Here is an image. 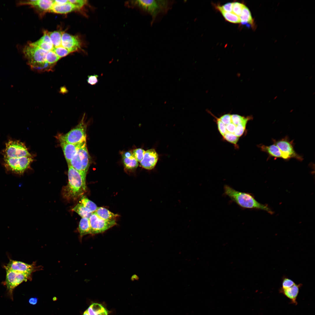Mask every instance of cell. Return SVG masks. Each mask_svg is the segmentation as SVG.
<instances>
[{
    "mask_svg": "<svg viewBox=\"0 0 315 315\" xmlns=\"http://www.w3.org/2000/svg\"><path fill=\"white\" fill-rule=\"evenodd\" d=\"M68 167V182L63 187L62 194L66 200L74 202L81 197L86 191V177L71 166Z\"/></svg>",
    "mask_w": 315,
    "mask_h": 315,
    "instance_id": "6da1fadb",
    "label": "cell"
},
{
    "mask_svg": "<svg viewBox=\"0 0 315 315\" xmlns=\"http://www.w3.org/2000/svg\"><path fill=\"white\" fill-rule=\"evenodd\" d=\"M224 195L242 209L262 210L272 214L273 212L267 206L258 202L251 194L235 190L230 186L225 185Z\"/></svg>",
    "mask_w": 315,
    "mask_h": 315,
    "instance_id": "7a4b0ae2",
    "label": "cell"
},
{
    "mask_svg": "<svg viewBox=\"0 0 315 315\" xmlns=\"http://www.w3.org/2000/svg\"><path fill=\"white\" fill-rule=\"evenodd\" d=\"M47 52L30 43L26 45L23 49L28 64L33 70L39 72L52 70L54 66L49 64L46 61Z\"/></svg>",
    "mask_w": 315,
    "mask_h": 315,
    "instance_id": "3957f363",
    "label": "cell"
},
{
    "mask_svg": "<svg viewBox=\"0 0 315 315\" xmlns=\"http://www.w3.org/2000/svg\"><path fill=\"white\" fill-rule=\"evenodd\" d=\"M134 5L144 11L149 13L154 20L160 14L165 13L170 8L173 1L168 0H136Z\"/></svg>",
    "mask_w": 315,
    "mask_h": 315,
    "instance_id": "277c9868",
    "label": "cell"
},
{
    "mask_svg": "<svg viewBox=\"0 0 315 315\" xmlns=\"http://www.w3.org/2000/svg\"><path fill=\"white\" fill-rule=\"evenodd\" d=\"M90 162L86 141L81 143L76 153L68 164L77 170L83 176L86 177Z\"/></svg>",
    "mask_w": 315,
    "mask_h": 315,
    "instance_id": "5b68a950",
    "label": "cell"
},
{
    "mask_svg": "<svg viewBox=\"0 0 315 315\" xmlns=\"http://www.w3.org/2000/svg\"><path fill=\"white\" fill-rule=\"evenodd\" d=\"M85 115L78 124L65 134L60 135L58 137L67 143L78 144L86 141L87 125L84 121Z\"/></svg>",
    "mask_w": 315,
    "mask_h": 315,
    "instance_id": "8992f818",
    "label": "cell"
},
{
    "mask_svg": "<svg viewBox=\"0 0 315 315\" xmlns=\"http://www.w3.org/2000/svg\"><path fill=\"white\" fill-rule=\"evenodd\" d=\"M32 157H23L16 158L4 157L5 166L9 171L22 174L28 169L33 161Z\"/></svg>",
    "mask_w": 315,
    "mask_h": 315,
    "instance_id": "52a82bcc",
    "label": "cell"
},
{
    "mask_svg": "<svg viewBox=\"0 0 315 315\" xmlns=\"http://www.w3.org/2000/svg\"><path fill=\"white\" fill-rule=\"evenodd\" d=\"M6 270L5 285L11 298L13 299L14 289L23 282L31 280L32 276L8 269H6Z\"/></svg>",
    "mask_w": 315,
    "mask_h": 315,
    "instance_id": "ba28073f",
    "label": "cell"
},
{
    "mask_svg": "<svg viewBox=\"0 0 315 315\" xmlns=\"http://www.w3.org/2000/svg\"><path fill=\"white\" fill-rule=\"evenodd\" d=\"M23 157H32L23 143L13 140H9L6 143L4 157L16 158Z\"/></svg>",
    "mask_w": 315,
    "mask_h": 315,
    "instance_id": "9c48e42d",
    "label": "cell"
},
{
    "mask_svg": "<svg viewBox=\"0 0 315 315\" xmlns=\"http://www.w3.org/2000/svg\"><path fill=\"white\" fill-rule=\"evenodd\" d=\"M293 141H290L287 136L276 141L273 140L274 144L279 148L282 155V158L288 160L294 158L301 161L303 160L302 157L297 153L294 150Z\"/></svg>",
    "mask_w": 315,
    "mask_h": 315,
    "instance_id": "30bf717a",
    "label": "cell"
},
{
    "mask_svg": "<svg viewBox=\"0 0 315 315\" xmlns=\"http://www.w3.org/2000/svg\"><path fill=\"white\" fill-rule=\"evenodd\" d=\"M89 219L91 228L90 234L92 235L103 233L116 225L115 220H104L94 213L92 214Z\"/></svg>",
    "mask_w": 315,
    "mask_h": 315,
    "instance_id": "8fae6325",
    "label": "cell"
},
{
    "mask_svg": "<svg viewBox=\"0 0 315 315\" xmlns=\"http://www.w3.org/2000/svg\"><path fill=\"white\" fill-rule=\"evenodd\" d=\"M5 269L24 273L32 276V274L40 268L36 265L35 263L29 264L17 260H10L8 263L4 266Z\"/></svg>",
    "mask_w": 315,
    "mask_h": 315,
    "instance_id": "7c38bea8",
    "label": "cell"
},
{
    "mask_svg": "<svg viewBox=\"0 0 315 315\" xmlns=\"http://www.w3.org/2000/svg\"><path fill=\"white\" fill-rule=\"evenodd\" d=\"M61 45L70 52L76 51L81 49V43L76 36L63 32Z\"/></svg>",
    "mask_w": 315,
    "mask_h": 315,
    "instance_id": "4fadbf2b",
    "label": "cell"
},
{
    "mask_svg": "<svg viewBox=\"0 0 315 315\" xmlns=\"http://www.w3.org/2000/svg\"><path fill=\"white\" fill-rule=\"evenodd\" d=\"M158 159V155L154 149H150L145 151L143 159L140 162L143 168L149 170L153 169Z\"/></svg>",
    "mask_w": 315,
    "mask_h": 315,
    "instance_id": "5bb4252c",
    "label": "cell"
},
{
    "mask_svg": "<svg viewBox=\"0 0 315 315\" xmlns=\"http://www.w3.org/2000/svg\"><path fill=\"white\" fill-rule=\"evenodd\" d=\"M65 158L68 164L73 157L81 144H74L67 143L59 139Z\"/></svg>",
    "mask_w": 315,
    "mask_h": 315,
    "instance_id": "9a60e30c",
    "label": "cell"
},
{
    "mask_svg": "<svg viewBox=\"0 0 315 315\" xmlns=\"http://www.w3.org/2000/svg\"><path fill=\"white\" fill-rule=\"evenodd\" d=\"M20 4L28 5L44 11H50L53 4V0H29L19 3Z\"/></svg>",
    "mask_w": 315,
    "mask_h": 315,
    "instance_id": "2e32d148",
    "label": "cell"
},
{
    "mask_svg": "<svg viewBox=\"0 0 315 315\" xmlns=\"http://www.w3.org/2000/svg\"><path fill=\"white\" fill-rule=\"evenodd\" d=\"M302 286L300 284H295L291 287L286 289L280 288L279 292L282 293L289 299L291 301L290 303L295 305L297 304L296 301L297 297L298 294L299 289Z\"/></svg>",
    "mask_w": 315,
    "mask_h": 315,
    "instance_id": "e0dca14e",
    "label": "cell"
},
{
    "mask_svg": "<svg viewBox=\"0 0 315 315\" xmlns=\"http://www.w3.org/2000/svg\"><path fill=\"white\" fill-rule=\"evenodd\" d=\"M32 45L38 47L44 50L52 51L53 46L48 34V32L45 31L42 36L36 41L30 43Z\"/></svg>",
    "mask_w": 315,
    "mask_h": 315,
    "instance_id": "ac0fdd59",
    "label": "cell"
},
{
    "mask_svg": "<svg viewBox=\"0 0 315 315\" xmlns=\"http://www.w3.org/2000/svg\"><path fill=\"white\" fill-rule=\"evenodd\" d=\"M77 10L76 8L68 1L64 4L57 5L53 4L50 12L66 14L74 10Z\"/></svg>",
    "mask_w": 315,
    "mask_h": 315,
    "instance_id": "d6986e66",
    "label": "cell"
},
{
    "mask_svg": "<svg viewBox=\"0 0 315 315\" xmlns=\"http://www.w3.org/2000/svg\"><path fill=\"white\" fill-rule=\"evenodd\" d=\"M262 151L265 152L271 157L282 158V155L281 150L275 144L269 146L260 144L258 146Z\"/></svg>",
    "mask_w": 315,
    "mask_h": 315,
    "instance_id": "ffe728a7",
    "label": "cell"
},
{
    "mask_svg": "<svg viewBox=\"0 0 315 315\" xmlns=\"http://www.w3.org/2000/svg\"><path fill=\"white\" fill-rule=\"evenodd\" d=\"M240 23L243 24H247L249 26L255 27L254 20L249 9L244 5L242 13L239 17Z\"/></svg>",
    "mask_w": 315,
    "mask_h": 315,
    "instance_id": "44dd1931",
    "label": "cell"
},
{
    "mask_svg": "<svg viewBox=\"0 0 315 315\" xmlns=\"http://www.w3.org/2000/svg\"><path fill=\"white\" fill-rule=\"evenodd\" d=\"M78 230L80 234V241H81L84 236L90 234L91 228L89 218H81L79 223Z\"/></svg>",
    "mask_w": 315,
    "mask_h": 315,
    "instance_id": "7402d4cb",
    "label": "cell"
},
{
    "mask_svg": "<svg viewBox=\"0 0 315 315\" xmlns=\"http://www.w3.org/2000/svg\"><path fill=\"white\" fill-rule=\"evenodd\" d=\"M94 213L100 218L106 220H115L119 216L118 214H114L107 209L101 207H97Z\"/></svg>",
    "mask_w": 315,
    "mask_h": 315,
    "instance_id": "603a6c76",
    "label": "cell"
},
{
    "mask_svg": "<svg viewBox=\"0 0 315 315\" xmlns=\"http://www.w3.org/2000/svg\"><path fill=\"white\" fill-rule=\"evenodd\" d=\"M63 32L60 31L48 32V34L53 48L62 46V38Z\"/></svg>",
    "mask_w": 315,
    "mask_h": 315,
    "instance_id": "cb8c5ba5",
    "label": "cell"
},
{
    "mask_svg": "<svg viewBox=\"0 0 315 315\" xmlns=\"http://www.w3.org/2000/svg\"><path fill=\"white\" fill-rule=\"evenodd\" d=\"M72 210L77 213L82 218H89L92 213L80 203L77 204Z\"/></svg>",
    "mask_w": 315,
    "mask_h": 315,
    "instance_id": "d4e9b609",
    "label": "cell"
},
{
    "mask_svg": "<svg viewBox=\"0 0 315 315\" xmlns=\"http://www.w3.org/2000/svg\"><path fill=\"white\" fill-rule=\"evenodd\" d=\"M80 203L92 213L94 212L97 208V205L94 202L84 196H83L81 197Z\"/></svg>",
    "mask_w": 315,
    "mask_h": 315,
    "instance_id": "484cf974",
    "label": "cell"
},
{
    "mask_svg": "<svg viewBox=\"0 0 315 315\" xmlns=\"http://www.w3.org/2000/svg\"><path fill=\"white\" fill-rule=\"evenodd\" d=\"M123 159L125 166L127 169H134L138 166V162L133 155L129 158L123 157Z\"/></svg>",
    "mask_w": 315,
    "mask_h": 315,
    "instance_id": "4316f807",
    "label": "cell"
},
{
    "mask_svg": "<svg viewBox=\"0 0 315 315\" xmlns=\"http://www.w3.org/2000/svg\"><path fill=\"white\" fill-rule=\"evenodd\" d=\"M219 11L227 21L233 23H240V20L239 17L233 13L226 12L221 10H220Z\"/></svg>",
    "mask_w": 315,
    "mask_h": 315,
    "instance_id": "83f0119b",
    "label": "cell"
},
{
    "mask_svg": "<svg viewBox=\"0 0 315 315\" xmlns=\"http://www.w3.org/2000/svg\"><path fill=\"white\" fill-rule=\"evenodd\" d=\"M223 137L224 140L233 144L236 148L238 147L237 143L239 137L235 135L234 133L227 132Z\"/></svg>",
    "mask_w": 315,
    "mask_h": 315,
    "instance_id": "f1b7e54d",
    "label": "cell"
},
{
    "mask_svg": "<svg viewBox=\"0 0 315 315\" xmlns=\"http://www.w3.org/2000/svg\"><path fill=\"white\" fill-rule=\"evenodd\" d=\"M60 58L53 51H48L46 57L47 62L54 66V64L60 59Z\"/></svg>",
    "mask_w": 315,
    "mask_h": 315,
    "instance_id": "f546056e",
    "label": "cell"
},
{
    "mask_svg": "<svg viewBox=\"0 0 315 315\" xmlns=\"http://www.w3.org/2000/svg\"><path fill=\"white\" fill-rule=\"evenodd\" d=\"M52 51L54 52L60 58L66 56L70 53L62 46L53 48Z\"/></svg>",
    "mask_w": 315,
    "mask_h": 315,
    "instance_id": "4dcf8cb0",
    "label": "cell"
},
{
    "mask_svg": "<svg viewBox=\"0 0 315 315\" xmlns=\"http://www.w3.org/2000/svg\"><path fill=\"white\" fill-rule=\"evenodd\" d=\"M244 5L243 4L239 2L233 3L232 13L239 17L242 13Z\"/></svg>",
    "mask_w": 315,
    "mask_h": 315,
    "instance_id": "1f68e13d",
    "label": "cell"
},
{
    "mask_svg": "<svg viewBox=\"0 0 315 315\" xmlns=\"http://www.w3.org/2000/svg\"><path fill=\"white\" fill-rule=\"evenodd\" d=\"M145 151L143 149L138 148L134 150L132 153L138 162H140L143 158Z\"/></svg>",
    "mask_w": 315,
    "mask_h": 315,
    "instance_id": "d6a6232c",
    "label": "cell"
},
{
    "mask_svg": "<svg viewBox=\"0 0 315 315\" xmlns=\"http://www.w3.org/2000/svg\"><path fill=\"white\" fill-rule=\"evenodd\" d=\"M211 114L215 118L218 131L222 136H223L227 132L226 125L221 121L219 118H217L211 113Z\"/></svg>",
    "mask_w": 315,
    "mask_h": 315,
    "instance_id": "836d02e7",
    "label": "cell"
},
{
    "mask_svg": "<svg viewBox=\"0 0 315 315\" xmlns=\"http://www.w3.org/2000/svg\"><path fill=\"white\" fill-rule=\"evenodd\" d=\"M68 1L74 5L77 10L81 9L88 3L87 1L85 0H69Z\"/></svg>",
    "mask_w": 315,
    "mask_h": 315,
    "instance_id": "e575fe53",
    "label": "cell"
},
{
    "mask_svg": "<svg viewBox=\"0 0 315 315\" xmlns=\"http://www.w3.org/2000/svg\"><path fill=\"white\" fill-rule=\"evenodd\" d=\"M246 125L245 124H239L236 126L234 133L235 135L239 137L242 135L245 131Z\"/></svg>",
    "mask_w": 315,
    "mask_h": 315,
    "instance_id": "d590c367",
    "label": "cell"
},
{
    "mask_svg": "<svg viewBox=\"0 0 315 315\" xmlns=\"http://www.w3.org/2000/svg\"><path fill=\"white\" fill-rule=\"evenodd\" d=\"M232 4L233 3H228L222 6H218L216 8L219 11L221 10L226 12L232 13Z\"/></svg>",
    "mask_w": 315,
    "mask_h": 315,
    "instance_id": "8d00e7d4",
    "label": "cell"
},
{
    "mask_svg": "<svg viewBox=\"0 0 315 315\" xmlns=\"http://www.w3.org/2000/svg\"><path fill=\"white\" fill-rule=\"evenodd\" d=\"M245 117L239 115L234 114L231 115L232 122L236 126L242 123Z\"/></svg>",
    "mask_w": 315,
    "mask_h": 315,
    "instance_id": "74e56055",
    "label": "cell"
},
{
    "mask_svg": "<svg viewBox=\"0 0 315 315\" xmlns=\"http://www.w3.org/2000/svg\"><path fill=\"white\" fill-rule=\"evenodd\" d=\"M90 307L96 315L106 309L101 304L97 303H92Z\"/></svg>",
    "mask_w": 315,
    "mask_h": 315,
    "instance_id": "f35d334b",
    "label": "cell"
},
{
    "mask_svg": "<svg viewBox=\"0 0 315 315\" xmlns=\"http://www.w3.org/2000/svg\"><path fill=\"white\" fill-rule=\"evenodd\" d=\"M295 283L291 279L287 277L284 278L282 280V286L281 288L286 289L289 288Z\"/></svg>",
    "mask_w": 315,
    "mask_h": 315,
    "instance_id": "ab89813d",
    "label": "cell"
},
{
    "mask_svg": "<svg viewBox=\"0 0 315 315\" xmlns=\"http://www.w3.org/2000/svg\"><path fill=\"white\" fill-rule=\"evenodd\" d=\"M219 118L221 121L225 125L232 122L231 115L230 114L223 115L221 116Z\"/></svg>",
    "mask_w": 315,
    "mask_h": 315,
    "instance_id": "60d3db41",
    "label": "cell"
},
{
    "mask_svg": "<svg viewBox=\"0 0 315 315\" xmlns=\"http://www.w3.org/2000/svg\"><path fill=\"white\" fill-rule=\"evenodd\" d=\"M98 75L96 74L88 76L87 81L91 85H95L98 82Z\"/></svg>",
    "mask_w": 315,
    "mask_h": 315,
    "instance_id": "b9f144b4",
    "label": "cell"
},
{
    "mask_svg": "<svg viewBox=\"0 0 315 315\" xmlns=\"http://www.w3.org/2000/svg\"><path fill=\"white\" fill-rule=\"evenodd\" d=\"M236 127V126L232 122L226 125V128L227 132L231 133H234Z\"/></svg>",
    "mask_w": 315,
    "mask_h": 315,
    "instance_id": "7bdbcfd3",
    "label": "cell"
},
{
    "mask_svg": "<svg viewBox=\"0 0 315 315\" xmlns=\"http://www.w3.org/2000/svg\"><path fill=\"white\" fill-rule=\"evenodd\" d=\"M29 303L31 304L35 305L38 302V299L36 298H31L29 300Z\"/></svg>",
    "mask_w": 315,
    "mask_h": 315,
    "instance_id": "ee69618b",
    "label": "cell"
},
{
    "mask_svg": "<svg viewBox=\"0 0 315 315\" xmlns=\"http://www.w3.org/2000/svg\"><path fill=\"white\" fill-rule=\"evenodd\" d=\"M53 4L60 5L65 4L68 1V0H53Z\"/></svg>",
    "mask_w": 315,
    "mask_h": 315,
    "instance_id": "f6af8a7d",
    "label": "cell"
},
{
    "mask_svg": "<svg viewBox=\"0 0 315 315\" xmlns=\"http://www.w3.org/2000/svg\"><path fill=\"white\" fill-rule=\"evenodd\" d=\"M133 155L132 152L130 151H127L124 153L122 155V157L126 158H129Z\"/></svg>",
    "mask_w": 315,
    "mask_h": 315,
    "instance_id": "bcb514c9",
    "label": "cell"
},
{
    "mask_svg": "<svg viewBox=\"0 0 315 315\" xmlns=\"http://www.w3.org/2000/svg\"><path fill=\"white\" fill-rule=\"evenodd\" d=\"M89 315H96L90 306L86 310Z\"/></svg>",
    "mask_w": 315,
    "mask_h": 315,
    "instance_id": "7dc6e473",
    "label": "cell"
},
{
    "mask_svg": "<svg viewBox=\"0 0 315 315\" xmlns=\"http://www.w3.org/2000/svg\"><path fill=\"white\" fill-rule=\"evenodd\" d=\"M108 311L106 309L104 311L97 314L96 315H108Z\"/></svg>",
    "mask_w": 315,
    "mask_h": 315,
    "instance_id": "c3c4849f",
    "label": "cell"
},
{
    "mask_svg": "<svg viewBox=\"0 0 315 315\" xmlns=\"http://www.w3.org/2000/svg\"><path fill=\"white\" fill-rule=\"evenodd\" d=\"M83 315H89L87 311L86 310L83 313Z\"/></svg>",
    "mask_w": 315,
    "mask_h": 315,
    "instance_id": "681fc988",
    "label": "cell"
}]
</instances>
